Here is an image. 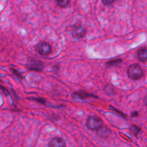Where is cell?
<instances>
[{
  "label": "cell",
  "mask_w": 147,
  "mask_h": 147,
  "mask_svg": "<svg viewBox=\"0 0 147 147\" xmlns=\"http://www.w3.org/2000/svg\"><path fill=\"white\" fill-rule=\"evenodd\" d=\"M128 77L134 80L140 79L144 74L140 65L137 64H134L130 65L127 69Z\"/></svg>",
  "instance_id": "obj_1"
},
{
  "label": "cell",
  "mask_w": 147,
  "mask_h": 147,
  "mask_svg": "<svg viewBox=\"0 0 147 147\" xmlns=\"http://www.w3.org/2000/svg\"><path fill=\"white\" fill-rule=\"evenodd\" d=\"M86 126L91 130H96L103 125L102 119L95 115L90 116L86 121Z\"/></svg>",
  "instance_id": "obj_2"
},
{
  "label": "cell",
  "mask_w": 147,
  "mask_h": 147,
  "mask_svg": "<svg viewBox=\"0 0 147 147\" xmlns=\"http://www.w3.org/2000/svg\"><path fill=\"white\" fill-rule=\"evenodd\" d=\"M71 32L74 37L80 38L85 36L86 33V29L83 25L77 23L72 26Z\"/></svg>",
  "instance_id": "obj_3"
},
{
  "label": "cell",
  "mask_w": 147,
  "mask_h": 147,
  "mask_svg": "<svg viewBox=\"0 0 147 147\" xmlns=\"http://www.w3.org/2000/svg\"><path fill=\"white\" fill-rule=\"evenodd\" d=\"M37 51L41 55L46 56L49 54L52 51V48L48 43L46 42H40L37 45Z\"/></svg>",
  "instance_id": "obj_4"
},
{
  "label": "cell",
  "mask_w": 147,
  "mask_h": 147,
  "mask_svg": "<svg viewBox=\"0 0 147 147\" xmlns=\"http://www.w3.org/2000/svg\"><path fill=\"white\" fill-rule=\"evenodd\" d=\"M48 146L50 147H63L66 146V144L63 138L57 137L52 138L48 143Z\"/></svg>",
  "instance_id": "obj_5"
},
{
  "label": "cell",
  "mask_w": 147,
  "mask_h": 147,
  "mask_svg": "<svg viewBox=\"0 0 147 147\" xmlns=\"http://www.w3.org/2000/svg\"><path fill=\"white\" fill-rule=\"evenodd\" d=\"M110 133L111 130L109 129V128L103 125L96 130L97 135L101 138H107L110 135Z\"/></svg>",
  "instance_id": "obj_6"
},
{
  "label": "cell",
  "mask_w": 147,
  "mask_h": 147,
  "mask_svg": "<svg viewBox=\"0 0 147 147\" xmlns=\"http://www.w3.org/2000/svg\"><path fill=\"white\" fill-rule=\"evenodd\" d=\"M29 65V68L30 69H33L37 71H41L44 67L43 64L41 61H38V60H32L28 64Z\"/></svg>",
  "instance_id": "obj_7"
},
{
  "label": "cell",
  "mask_w": 147,
  "mask_h": 147,
  "mask_svg": "<svg viewBox=\"0 0 147 147\" xmlns=\"http://www.w3.org/2000/svg\"><path fill=\"white\" fill-rule=\"evenodd\" d=\"M137 57L141 61H147V48H141L137 52Z\"/></svg>",
  "instance_id": "obj_8"
},
{
  "label": "cell",
  "mask_w": 147,
  "mask_h": 147,
  "mask_svg": "<svg viewBox=\"0 0 147 147\" xmlns=\"http://www.w3.org/2000/svg\"><path fill=\"white\" fill-rule=\"evenodd\" d=\"M74 97H75L76 98H79V99H85L86 98H88V97H91V96H93L92 95H91L87 92H86V91H76L74 93Z\"/></svg>",
  "instance_id": "obj_9"
},
{
  "label": "cell",
  "mask_w": 147,
  "mask_h": 147,
  "mask_svg": "<svg viewBox=\"0 0 147 147\" xmlns=\"http://www.w3.org/2000/svg\"><path fill=\"white\" fill-rule=\"evenodd\" d=\"M57 5L60 7H65L69 3V0H56Z\"/></svg>",
  "instance_id": "obj_10"
},
{
  "label": "cell",
  "mask_w": 147,
  "mask_h": 147,
  "mask_svg": "<svg viewBox=\"0 0 147 147\" xmlns=\"http://www.w3.org/2000/svg\"><path fill=\"white\" fill-rule=\"evenodd\" d=\"M130 129L131 131L132 132V133H133L134 135H135V136L137 135V134H138L139 131L141 130V129H140V128L139 127H138L137 126L134 125H132V126L130 127Z\"/></svg>",
  "instance_id": "obj_11"
},
{
  "label": "cell",
  "mask_w": 147,
  "mask_h": 147,
  "mask_svg": "<svg viewBox=\"0 0 147 147\" xmlns=\"http://www.w3.org/2000/svg\"><path fill=\"white\" fill-rule=\"evenodd\" d=\"M11 71H12L13 74H14L16 76H17V77L19 78H22V75H21V73L19 72L17 70L14 69H13V68H11Z\"/></svg>",
  "instance_id": "obj_12"
},
{
  "label": "cell",
  "mask_w": 147,
  "mask_h": 147,
  "mask_svg": "<svg viewBox=\"0 0 147 147\" xmlns=\"http://www.w3.org/2000/svg\"><path fill=\"white\" fill-rule=\"evenodd\" d=\"M103 5H110L112 4L115 0H101Z\"/></svg>",
  "instance_id": "obj_13"
},
{
  "label": "cell",
  "mask_w": 147,
  "mask_h": 147,
  "mask_svg": "<svg viewBox=\"0 0 147 147\" xmlns=\"http://www.w3.org/2000/svg\"><path fill=\"white\" fill-rule=\"evenodd\" d=\"M34 100H37V102L41 103H44L45 102V100L42 98H34Z\"/></svg>",
  "instance_id": "obj_14"
},
{
  "label": "cell",
  "mask_w": 147,
  "mask_h": 147,
  "mask_svg": "<svg viewBox=\"0 0 147 147\" xmlns=\"http://www.w3.org/2000/svg\"><path fill=\"white\" fill-rule=\"evenodd\" d=\"M138 115V112H137V111H134V112H133V113H131V117H136V116H137Z\"/></svg>",
  "instance_id": "obj_15"
},
{
  "label": "cell",
  "mask_w": 147,
  "mask_h": 147,
  "mask_svg": "<svg viewBox=\"0 0 147 147\" xmlns=\"http://www.w3.org/2000/svg\"><path fill=\"white\" fill-rule=\"evenodd\" d=\"M144 103L147 105V95L145 96V97L144 98Z\"/></svg>",
  "instance_id": "obj_16"
}]
</instances>
